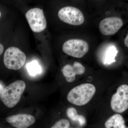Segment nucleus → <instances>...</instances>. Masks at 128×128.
I'll list each match as a JSON object with an SVG mask.
<instances>
[{"mask_svg":"<svg viewBox=\"0 0 128 128\" xmlns=\"http://www.w3.org/2000/svg\"><path fill=\"white\" fill-rule=\"evenodd\" d=\"M96 91V87L92 84H81L70 90L67 95V100L76 106H83L91 100Z\"/></svg>","mask_w":128,"mask_h":128,"instance_id":"obj_1","label":"nucleus"},{"mask_svg":"<svg viewBox=\"0 0 128 128\" xmlns=\"http://www.w3.org/2000/svg\"><path fill=\"white\" fill-rule=\"evenodd\" d=\"M25 88V82L21 80L10 84L2 92L1 99L2 102L8 108L14 107L20 101Z\"/></svg>","mask_w":128,"mask_h":128,"instance_id":"obj_2","label":"nucleus"},{"mask_svg":"<svg viewBox=\"0 0 128 128\" xmlns=\"http://www.w3.org/2000/svg\"><path fill=\"white\" fill-rule=\"evenodd\" d=\"M26 60L25 54L16 47L8 48L4 54V64L9 70H19L24 65Z\"/></svg>","mask_w":128,"mask_h":128,"instance_id":"obj_3","label":"nucleus"},{"mask_svg":"<svg viewBox=\"0 0 128 128\" xmlns=\"http://www.w3.org/2000/svg\"><path fill=\"white\" fill-rule=\"evenodd\" d=\"M62 50L67 55L76 58L84 57L89 50L87 42L80 39H72L66 41L62 46Z\"/></svg>","mask_w":128,"mask_h":128,"instance_id":"obj_4","label":"nucleus"},{"mask_svg":"<svg viewBox=\"0 0 128 128\" xmlns=\"http://www.w3.org/2000/svg\"><path fill=\"white\" fill-rule=\"evenodd\" d=\"M25 17L33 32H40L46 29L47 22L42 9L38 8H32L27 12Z\"/></svg>","mask_w":128,"mask_h":128,"instance_id":"obj_5","label":"nucleus"},{"mask_svg":"<svg viewBox=\"0 0 128 128\" xmlns=\"http://www.w3.org/2000/svg\"><path fill=\"white\" fill-rule=\"evenodd\" d=\"M58 16L62 22L74 26L82 25L85 20L82 12L73 6H65L61 8L58 12Z\"/></svg>","mask_w":128,"mask_h":128,"instance_id":"obj_6","label":"nucleus"},{"mask_svg":"<svg viewBox=\"0 0 128 128\" xmlns=\"http://www.w3.org/2000/svg\"><path fill=\"white\" fill-rule=\"evenodd\" d=\"M110 106L112 110L118 113H121L128 108V86L121 85L117 89L116 92L111 98Z\"/></svg>","mask_w":128,"mask_h":128,"instance_id":"obj_7","label":"nucleus"},{"mask_svg":"<svg viewBox=\"0 0 128 128\" xmlns=\"http://www.w3.org/2000/svg\"><path fill=\"white\" fill-rule=\"evenodd\" d=\"M123 25V20L119 17L106 18L102 20L100 22L99 30L103 35L111 36L116 34Z\"/></svg>","mask_w":128,"mask_h":128,"instance_id":"obj_8","label":"nucleus"},{"mask_svg":"<svg viewBox=\"0 0 128 128\" xmlns=\"http://www.w3.org/2000/svg\"><path fill=\"white\" fill-rule=\"evenodd\" d=\"M86 68L80 62H75L72 65L66 64L61 69V72L67 82H73L75 80L76 76L84 74Z\"/></svg>","mask_w":128,"mask_h":128,"instance_id":"obj_9","label":"nucleus"},{"mask_svg":"<svg viewBox=\"0 0 128 128\" xmlns=\"http://www.w3.org/2000/svg\"><path fill=\"white\" fill-rule=\"evenodd\" d=\"M6 121L15 128H26L34 124L35 119L30 114H19L7 117Z\"/></svg>","mask_w":128,"mask_h":128,"instance_id":"obj_10","label":"nucleus"},{"mask_svg":"<svg viewBox=\"0 0 128 128\" xmlns=\"http://www.w3.org/2000/svg\"><path fill=\"white\" fill-rule=\"evenodd\" d=\"M105 128H125V121L123 118L120 114H114L106 121Z\"/></svg>","mask_w":128,"mask_h":128,"instance_id":"obj_11","label":"nucleus"},{"mask_svg":"<svg viewBox=\"0 0 128 128\" xmlns=\"http://www.w3.org/2000/svg\"><path fill=\"white\" fill-rule=\"evenodd\" d=\"M66 115L72 121L78 122L80 126H84L86 124V119L84 116L78 114L76 110L73 108H70L66 112Z\"/></svg>","mask_w":128,"mask_h":128,"instance_id":"obj_12","label":"nucleus"},{"mask_svg":"<svg viewBox=\"0 0 128 128\" xmlns=\"http://www.w3.org/2000/svg\"><path fill=\"white\" fill-rule=\"evenodd\" d=\"M118 52V50L115 46H109L105 52L104 63L109 64L115 62V57L116 56Z\"/></svg>","mask_w":128,"mask_h":128,"instance_id":"obj_13","label":"nucleus"},{"mask_svg":"<svg viewBox=\"0 0 128 128\" xmlns=\"http://www.w3.org/2000/svg\"><path fill=\"white\" fill-rule=\"evenodd\" d=\"M26 68L29 74L31 76H34L39 74L42 70L41 66L36 61H33L26 66Z\"/></svg>","mask_w":128,"mask_h":128,"instance_id":"obj_14","label":"nucleus"},{"mask_svg":"<svg viewBox=\"0 0 128 128\" xmlns=\"http://www.w3.org/2000/svg\"><path fill=\"white\" fill-rule=\"evenodd\" d=\"M70 126V122L67 120L62 119L56 122L51 128H68Z\"/></svg>","mask_w":128,"mask_h":128,"instance_id":"obj_15","label":"nucleus"},{"mask_svg":"<svg viewBox=\"0 0 128 128\" xmlns=\"http://www.w3.org/2000/svg\"><path fill=\"white\" fill-rule=\"evenodd\" d=\"M124 44L125 46L128 48V33L127 34L124 40Z\"/></svg>","mask_w":128,"mask_h":128,"instance_id":"obj_16","label":"nucleus"},{"mask_svg":"<svg viewBox=\"0 0 128 128\" xmlns=\"http://www.w3.org/2000/svg\"><path fill=\"white\" fill-rule=\"evenodd\" d=\"M4 88L3 85L0 82V95L1 96L2 92L3 91V90H4Z\"/></svg>","mask_w":128,"mask_h":128,"instance_id":"obj_17","label":"nucleus"},{"mask_svg":"<svg viewBox=\"0 0 128 128\" xmlns=\"http://www.w3.org/2000/svg\"><path fill=\"white\" fill-rule=\"evenodd\" d=\"M3 50H4V47L2 44H0V56L2 54Z\"/></svg>","mask_w":128,"mask_h":128,"instance_id":"obj_18","label":"nucleus"},{"mask_svg":"<svg viewBox=\"0 0 128 128\" xmlns=\"http://www.w3.org/2000/svg\"><path fill=\"white\" fill-rule=\"evenodd\" d=\"M1 16V12H0V18Z\"/></svg>","mask_w":128,"mask_h":128,"instance_id":"obj_19","label":"nucleus"}]
</instances>
